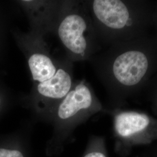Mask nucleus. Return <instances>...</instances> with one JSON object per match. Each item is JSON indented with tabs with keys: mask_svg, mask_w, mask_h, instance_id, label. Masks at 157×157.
Segmentation results:
<instances>
[{
	"mask_svg": "<svg viewBox=\"0 0 157 157\" xmlns=\"http://www.w3.org/2000/svg\"><path fill=\"white\" fill-rule=\"evenodd\" d=\"M92 102L90 89L84 83H80L73 86L61 101L57 109V117L61 121L71 120L82 111L89 109Z\"/></svg>",
	"mask_w": 157,
	"mask_h": 157,
	"instance_id": "20e7f679",
	"label": "nucleus"
},
{
	"mask_svg": "<svg viewBox=\"0 0 157 157\" xmlns=\"http://www.w3.org/2000/svg\"><path fill=\"white\" fill-rule=\"evenodd\" d=\"M93 9L97 18L109 28H123L129 19L128 10L121 1L95 0Z\"/></svg>",
	"mask_w": 157,
	"mask_h": 157,
	"instance_id": "39448f33",
	"label": "nucleus"
},
{
	"mask_svg": "<svg viewBox=\"0 0 157 157\" xmlns=\"http://www.w3.org/2000/svg\"><path fill=\"white\" fill-rule=\"evenodd\" d=\"M150 119L144 114L125 112L118 114L115 119V128L122 137H129L143 132L148 127Z\"/></svg>",
	"mask_w": 157,
	"mask_h": 157,
	"instance_id": "423d86ee",
	"label": "nucleus"
},
{
	"mask_svg": "<svg viewBox=\"0 0 157 157\" xmlns=\"http://www.w3.org/2000/svg\"><path fill=\"white\" fill-rule=\"evenodd\" d=\"M87 23L84 18L75 12H68L62 17L58 27V35L65 48L71 56H83L87 47L84 33Z\"/></svg>",
	"mask_w": 157,
	"mask_h": 157,
	"instance_id": "f03ea898",
	"label": "nucleus"
},
{
	"mask_svg": "<svg viewBox=\"0 0 157 157\" xmlns=\"http://www.w3.org/2000/svg\"><path fill=\"white\" fill-rule=\"evenodd\" d=\"M148 60L144 54L131 51L122 54L115 59L113 72L115 78L125 86L137 84L145 75Z\"/></svg>",
	"mask_w": 157,
	"mask_h": 157,
	"instance_id": "7ed1b4c3",
	"label": "nucleus"
},
{
	"mask_svg": "<svg viewBox=\"0 0 157 157\" xmlns=\"http://www.w3.org/2000/svg\"><path fill=\"white\" fill-rule=\"evenodd\" d=\"M28 64L35 93L45 100H62L73 87L67 68L55 63L48 54L34 50L29 54Z\"/></svg>",
	"mask_w": 157,
	"mask_h": 157,
	"instance_id": "f257e3e1",
	"label": "nucleus"
},
{
	"mask_svg": "<svg viewBox=\"0 0 157 157\" xmlns=\"http://www.w3.org/2000/svg\"><path fill=\"white\" fill-rule=\"evenodd\" d=\"M1 105H2V104H1V99L0 98V110H1Z\"/></svg>",
	"mask_w": 157,
	"mask_h": 157,
	"instance_id": "1a4fd4ad",
	"label": "nucleus"
},
{
	"mask_svg": "<svg viewBox=\"0 0 157 157\" xmlns=\"http://www.w3.org/2000/svg\"><path fill=\"white\" fill-rule=\"evenodd\" d=\"M10 141H0V157H25L22 152Z\"/></svg>",
	"mask_w": 157,
	"mask_h": 157,
	"instance_id": "0eeeda50",
	"label": "nucleus"
},
{
	"mask_svg": "<svg viewBox=\"0 0 157 157\" xmlns=\"http://www.w3.org/2000/svg\"><path fill=\"white\" fill-rule=\"evenodd\" d=\"M84 157H106L101 152L93 151L87 154Z\"/></svg>",
	"mask_w": 157,
	"mask_h": 157,
	"instance_id": "6e6552de",
	"label": "nucleus"
}]
</instances>
